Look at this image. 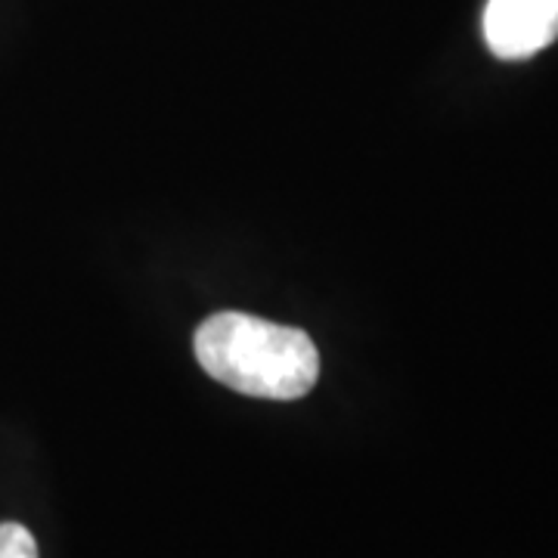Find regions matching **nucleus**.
Wrapping results in <instances>:
<instances>
[{"label": "nucleus", "mask_w": 558, "mask_h": 558, "mask_svg": "<svg viewBox=\"0 0 558 558\" xmlns=\"http://www.w3.org/2000/svg\"><path fill=\"white\" fill-rule=\"evenodd\" d=\"M484 40L499 60H527L558 40V0H487Z\"/></svg>", "instance_id": "f03ea898"}, {"label": "nucleus", "mask_w": 558, "mask_h": 558, "mask_svg": "<svg viewBox=\"0 0 558 558\" xmlns=\"http://www.w3.org/2000/svg\"><path fill=\"white\" fill-rule=\"evenodd\" d=\"M0 558H38V543L22 524H0Z\"/></svg>", "instance_id": "7ed1b4c3"}, {"label": "nucleus", "mask_w": 558, "mask_h": 558, "mask_svg": "<svg viewBox=\"0 0 558 558\" xmlns=\"http://www.w3.org/2000/svg\"><path fill=\"white\" fill-rule=\"evenodd\" d=\"M196 357L211 379L248 398H304L319 376L317 344L307 332L236 311L202 323Z\"/></svg>", "instance_id": "f257e3e1"}]
</instances>
